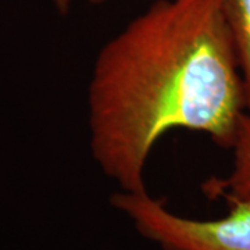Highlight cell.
Masks as SVG:
<instances>
[{"mask_svg": "<svg viewBox=\"0 0 250 250\" xmlns=\"http://www.w3.org/2000/svg\"><path fill=\"white\" fill-rule=\"evenodd\" d=\"M246 113L223 0H156L99 49L88 86L89 149L123 192H145L160 139L185 129L231 150Z\"/></svg>", "mask_w": 250, "mask_h": 250, "instance_id": "cell-1", "label": "cell"}, {"mask_svg": "<svg viewBox=\"0 0 250 250\" xmlns=\"http://www.w3.org/2000/svg\"><path fill=\"white\" fill-rule=\"evenodd\" d=\"M110 203L161 250H250V202L228 203V213L213 220L177 214L147 190H118Z\"/></svg>", "mask_w": 250, "mask_h": 250, "instance_id": "cell-2", "label": "cell"}, {"mask_svg": "<svg viewBox=\"0 0 250 250\" xmlns=\"http://www.w3.org/2000/svg\"><path fill=\"white\" fill-rule=\"evenodd\" d=\"M232 167L225 177H213L202 184V192L211 200L250 202V114L242 117L232 149Z\"/></svg>", "mask_w": 250, "mask_h": 250, "instance_id": "cell-3", "label": "cell"}, {"mask_svg": "<svg viewBox=\"0 0 250 250\" xmlns=\"http://www.w3.org/2000/svg\"><path fill=\"white\" fill-rule=\"evenodd\" d=\"M241 65L246 113L250 114V0H223Z\"/></svg>", "mask_w": 250, "mask_h": 250, "instance_id": "cell-4", "label": "cell"}, {"mask_svg": "<svg viewBox=\"0 0 250 250\" xmlns=\"http://www.w3.org/2000/svg\"><path fill=\"white\" fill-rule=\"evenodd\" d=\"M74 1L75 0H53V4L60 14H67L71 10ZM85 1H88L90 4H100V3H104L106 0H85Z\"/></svg>", "mask_w": 250, "mask_h": 250, "instance_id": "cell-5", "label": "cell"}]
</instances>
